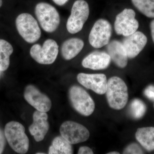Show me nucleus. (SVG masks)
I'll return each instance as SVG.
<instances>
[{
  "instance_id": "f257e3e1",
  "label": "nucleus",
  "mask_w": 154,
  "mask_h": 154,
  "mask_svg": "<svg viewBox=\"0 0 154 154\" xmlns=\"http://www.w3.org/2000/svg\"><path fill=\"white\" fill-rule=\"evenodd\" d=\"M106 94L109 106L115 110L124 108L128 101L127 86L124 81L118 77H111L107 81Z\"/></svg>"
},
{
  "instance_id": "f03ea898",
  "label": "nucleus",
  "mask_w": 154,
  "mask_h": 154,
  "mask_svg": "<svg viewBox=\"0 0 154 154\" xmlns=\"http://www.w3.org/2000/svg\"><path fill=\"white\" fill-rule=\"evenodd\" d=\"M4 132L7 141L14 151L22 154L28 152L29 140L25 134V127L21 123L16 121L8 122Z\"/></svg>"
},
{
  "instance_id": "7ed1b4c3",
  "label": "nucleus",
  "mask_w": 154,
  "mask_h": 154,
  "mask_svg": "<svg viewBox=\"0 0 154 154\" xmlns=\"http://www.w3.org/2000/svg\"><path fill=\"white\" fill-rule=\"evenodd\" d=\"M69 97L73 107L81 115L88 116L94 113L95 102L83 88L79 86H72L69 90Z\"/></svg>"
},
{
  "instance_id": "20e7f679",
  "label": "nucleus",
  "mask_w": 154,
  "mask_h": 154,
  "mask_svg": "<svg viewBox=\"0 0 154 154\" xmlns=\"http://www.w3.org/2000/svg\"><path fill=\"white\" fill-rule=\"evenodd\" d=\"M35 15L40 26L48 33H52L57 29L60 23L59 14L54 7L48 3L37 4Z\"/></svg>"
},
{
  "instance_id": "39448f33",
  "label": "nucleus",
  "mask_w": 154,
  "mask_h": 154,
  "mask_svg": "<svg viewBox=\"0 0 154 154\" xmlns=\"http://www.w3.org/2000/svg\"><path fill=\"white\" fill-rule=\"evenodd\" d=\"M16 25L18 33L28 43H34L41 37L38 22L31 14L24 13L19 15L16 19Z\"/></svg>"
},
{
  "instance_id": "423d86ee",
  "label": "nucleus",
  "mask_w": 154,
  "mask_h": 154,
  "mask_svg": "<svg viewBox=\"0 0 154 154\" xmlns=\"http://www.w3.org/2000/svg\"><path fill=\"white\" fill-rule=\"evenodd\" d=\"M59 52V46L55 40L48 39L42 46L34 45L30 49L31 57L36 62L41 64H51L54 62Z\"/></svg>"
},
{
  "instance_id": "0eeeda50",
  "label": "nucleus",
  "mask_w": 154,
  "mask_h": 154,
  "mask_svg": "<svg viewBox=\"0 0 154 154\" xmlns=\"http://www.w3.org/2000/svg\"><path fill=\"white\" fill-rule=\"evenodd\" d=\"M90 10L88 3L84 0H77L72 7L71 13L66 23L69 33L75 34L82 29L88 19Z\"/></svg>"
},
{
  "instance_id": "6e6552de",
  "label": "nucleus",
  "mask_w": 154,
  "mask_h": 154,
  "mask_svg": "<svg viewBox=\"0 0 154 154\" xmlns=\"http://www.w3.org/2000/svg\"><path fill=\"white\" fill-rule=\"evenodd\" d=\"M112 26L108 21L104 19L97 20L89 34L90 44L96 48L107 45L112 35Z\"/></svg>"
},
{
  "instance_id": "1a4fd4ad",
  "label": "nucleus",
  "mask_w": 154,
  "mask_h": 154,
  "mask_svg": "<svg viewBox=\"0 0 154 154\" xmlns=\"http://www.w3.org/2000/svg\"><path fill=\"white\" fill-rule=\"evenodd\" d=\"M60 131L61 136L71 144L84 142L90 137V132L85 127L73 121L64 122Z\"/></svg>"
},
{
  "instance_id": "9d476101",
  "label": "nucleus",
  "mask_w": 154,
  "mask_h": 154,
  "mask_svg": "<svg viewBox=\"0 0 154 154\" xmlns=\"http://www.w3.org/2000/svg\"><path fill=\"white\" fill-rule=\"evenodd\" d=\"M134 11L125 9L116 18L114 29L116 34L125 36H129L137 31L139 23L135 19Z\"/></svg>"
},
{
  "instance_id": "9b49d317",
  "label": "nucleus",
  "mask_w": 154,
  "mask_h": 154,
  "mask_svg": "<svg viewBox=\"0 0 154 154\" xmlns=\"http://www.w3.org/2000/svg\"><path fill=\"white\" fill-rule=\"evenodd\" d=\"M24 96L28 104L38 111L47 112L51 108L52 104L49 97L42 93L35 86H27L24 91Z\"/></svg>"
},
{
  "instance_id": "f8f14e48",
  "label": "nucleus",
  "mask_w": 154,
  "mask_h": 154,
  "mask_svg": "<svg viewBox=\"0 0 154 154\" xmlns=\"http://www.w3.org/2000/svg\"><path fill=\"white\" fill-rule=\"evenodd\" d=\"M77 80L82 85L96 94L99 95L106 94L107 81L106 75L103 74L80 73L77 76Z\"/></svg>"
},
{
  "instance_id": "ddd939ff",
  "label": "nucleus",
  "mask_w": 154,
  "mask_h": 154,
  "mask_svg": "<svg viewBox=\"0 0 154 154\" xmlns=\"http://www.w3.org/2000/svg\"><path fill=\"white\" fill-rule=\"evenodd\" d=\"M147 38L140 31H136L129 36H125L122 45L128 57L133 58L137 56L145 47Z\"/></svg>"
},
{
  "instance_id": "4468645a",
  "label": "nucleus",
  "mask_w": 154,
  "mask_h": 154,
  "mask_svg": "<svg viewBox=\"0 0 154 154\" xmlns=\"http://www.w3.org/2000/svg\"><path fill=\"white\" fill-rule=\"evenodd\" d=\"M33 123L29 127V132L38 142L44 139L49 130L48 115L46 112L36 110L33 113Z\"/></svg>"
},
{
  "instance_id": "2eb2a0df",
  "label": "nucleus",
  "mask_w": 154,
  "mask_h": 154,
  "mask_svg": "<svg viewBox=\"0 0 154 154\" xmlns=\"http://www.w3.org/2000/svg\"><path fill=\"white\" fill-rule=\"evenodd\" d=\"M111 60L110 56L107 53L94 51L83 59L82 65L85 68L95 70L105 69L109 66Z\"/></svg>"
},
{
  "instance_id": "dca6fc26",
  "label": "nucleus",
  "mask_w": 154,
  "mask_h": 154,
  "mask_svg": "<svg viewBox=\"0 0 154 154\" xmlns=\"http://www.w3.org/2000/svg\"><path fill=\"white\" fill-rule=\"evenodd\" d=\"M107 45V52L111 59L119 67H125L127 65L128 57L122 43L113 40Z\"/></svg>"
},
{
  "instance_id": "f3484780",
  "label": "nucleus",
  "mask_w": 154,
  "mask_h": 154,
  "mask_svg": "<svg viewBox=\"0 0 154 154\" xmlns=\"http://www.w3.org/2000/svg\"><path fill=\"white\" fill-rule=\"evenodd\" d=\"M84 42L79 38H71L64 42L61 48L63 57L66 60L73 58L82 50Z\"/></svg>"
},
{
  "instance_id": "a211bd4d",
  "label": "nucleus",
  "mask_w": 154,
  "mask_h": 154,
  "mask_svg": "<svg viewBox=\"0 0 154 154\" xmlns=\"http://www.w3.org/2000/svg\"><path fill=\"white\" fill-rule=\"evenodd\" d=\"M137 140L149 152L154 150V127L139 128L135 134Z\"/></svg>"
},
{
  "instance_id": "6ab92c4d",
  "label": "nucleus",
  "mask_w": 154,
  "mask_h": 154,
  "mask_svg": "<svg viewBox=\"0 0 154 154\" xmlns=\"http://www.w3.org/2000/svg\"><path fill=\"white\" fill-rule=\"evenodd\" d=\"M70 143L62 136H57L54 139L48 149L49 154H72L73 149Z\"/></svg>"
},
{
  "instance_id": "aec40b11",
  "label": "nucleus",
  "mask_w": 154,
  "mask_h": 154,
  "mask_svg": "<svg viewBox=\"0 0 154 154\" xmlns=\"http://www.w3.org/2000/svg\"><path fill=\"white\" fill-rule=\"evenodd\" d=\"M14 52V48L8 42L0 39V71H5L8 68L10 56Z\"/></svg>"
},
{
  "instance_id": "412c9836",
  "label": "nucleus",
  "mask_w": 154,
  "mask_h": 154,
  "mask_svg": "<svg viewBox=\"0 0 154 154\" xmlns=\"http://www.w3.org/2000/svg\"><path fill=\"white\" fill-rule=\"evenodd\" d=\"M134 7L148 18H154V0H131Z\"/></svg>"
},
{
  "instance_id": "4be33fe9",
  "label": "nucleus",
  "mask_w": 154,
  "mask_h": 154,
  "mask_svg": "<svg viewBox=\"0 0 154 154\" xmlns=\"http://www.w3.org/2000/svg\"><path fill=\"white\" fill-rule=\"evenodd\" d=\"M130 111L133 117L136 119L143 117L146 111V106L142 101L134 99L131 102Z\"/></svg>"
},
{
  "instance_id": "5701e85b",
  "label": "nucleus",
  "mask_w": 154,
  "mask_h": 154,
  "mask_svg": "<svg viewBox=\"0 0 154 154\" xmlns=\"http://www.w3.org/2000/svg\"><path fill=\"white\" fill-rule=\"evenodd\" d=\"M124 154H143V152L139 146L137 144H131L125 149Z\"/></svg>"
},
{
  "instance_id": "b1692460",
  "label": "nucleus",
  "mask_w": 154,
  "mask_h": 154,
  "mask_svg": "<svg viewBox=\"0 0 154 154\" xmlns=\"http://www.w3.org/2000/svg\"><path fill=\"white\" fill-rule=\"evenodd\" d=\"M144 94L147 98L154 101V85L148 86L144 91Z\"/></svg>"
},
{
  "instance_id": "393cba45",
  "label": "nucleus",
  "mask_w": 154,
  "mask_h": 154,
  "mask_svg": "<svg viewBox=\"0 0 154 154\" xmlns=\"http://www.w3.org/2000/svg\"><path fill=\"white\" fill-rule=\"evenodd\" d=\"M6 137L5 132L0 128V154L2 153L6 145Z\"/></svg>"
},
{
  "instance_id": "a878e982",
  "label": "nucleus",
  "mask_w": 154,
  "mask_h": 154,
  "mask_svg": "<svg viewBox=\"0 0 154 154\" xmlns=\"http://www.w3.org/2000/svg\"><path fill=\"white\" fill-rule=\"evenodd\" d=\"M78 154H93L94 152L92 149L88 146H82L79 149Z\"/></svg>"
},
{
  "instance_id": "bb28decb",
  "label": "nucleus",
  "mask_w": 154,
  "mask_h": 154,
  "mask_svg": "<svg viewBox=\"0 0 154 154\" xmlns=\"http://www.w3.org/2000/svg\"><path fill=\"white\" fill-rule=\"evenodd\" d=\"M56 5L59 6H63L66 4L69 0H52Z\"/></svg>"
},
{
  "instance_id": "cd10ccee",
  "label": "nucleus",
  "mask_w": 154,
  "mask_h": 154,
  "mask_svg": "<svg viewBox=\"0 0 154 154\" xmlns=\"http://www.w3.org/2000/svg\"><path fill=\"white\" fill-rule=\"evenodd\" d=\"M150 29L152 40L154 43V19L150 23Z\"/></svg>"
},
{
  "instance_id": "c85d7f7f",
  "label": "nucleus",
  "mask_w": 154,
  "mask_h": 154,
  "mask_svg": "<svg viewBox=\"0 0 154 154\" xmlns=\"http://www.w3.org/2000/svg\"><path fill=\"white\" fill-rule=\"evenodd\" d=\"M108 154H119V153L117 152H112L108 153Z\"/></svg>"
},
{
  "instance_id": "c756f323",
  "label": "nucleus",
  "mask_w": 154,
  "mask_h": 154,
  "mask_svg": "<svg viewBox=\"0 0 154 154\" xmlns=\"http://www.w3.org/2000/svg\"><path fill=\"white\" fill-rule=\"evenodd\" d=\"M2 0H0V8L2 7Z\"/></svg>"
},
{
  "instance_id": "7c9ffc66",
  "label": "nucleus",
  "mask_w": 154,
  "mask_h": 154,
  "mask_svg": "<svg viewBox=\"0 0 154 154\" xmlns=\"http://www.w3.org/2000/svg\"><path fill=\"white\" fill-rule=\"evenodd\" d=\"M36 154H45V153H36Z\"/></svg>"
},
{
  "instance_id": "2f4dec72",
  "label": "nucleus",
  "mask_w": 154,
  "mask_h": 154,
  "mask_svg": "<svg viewBox=\"0 0 154 154\" xmlns=\"http://www.w3.org/2000/svg\"></svg>"
}]
</instances>
